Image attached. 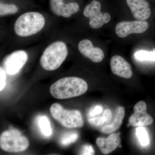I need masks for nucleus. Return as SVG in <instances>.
Segmentation results:
<instances>
[{"mask_svg": "<svg viewBox=\"0 0 155 155\" xmlns=\"http://www.w3.org/2000/svg\"><path fill=\"white\" fill-rule=\"evenodd\" d=\"M88 89L85 81L76 77L63 78L52 84L50 93L58 99H66L81 95Z\"/></svg>", "mask_w": 155, "mask_h": 155, "instance_id": "f257e3e1", "label": "nucleus"}, {"mask_svg": "<svg viewBox=\"0 0 155 155\" xmlns=\"http://www.w3.org/2000/svg\"><path fill=\"white\" fill-rule=\"evenodd\" d=\"M125 115V109L124 107H120L117 110V113L114 121L112 123L103 126L101 129V132L104 133H113L117 130L121 125Z\"/></svg>", "mask_w": 155, "mask_h": 155, "instance_id": "2eb2a0df", "label": "nucleus"}, {"mask_svg": "<svg viewBox=\"0 0 155 155\" xmlns=\"http://www.w3.org/2000/svg\"><path fill=\"white\" fill-rule=\"evenodd\" d=\"M121 142L119 134H111L107 138L99 137L96 144L104 154L107 155L114 151L119 147Z\"/></svg>", "mask_w": 155, "mask_h": 155, "instance_id": "4468645a", "label": "nucleus"}, {"mask_svg": "<svg viewBox=\"0 0 155 155\" xmlns=\"http://www.w3.org/2000/svg\"><path fill=\"white\" fill-rule=\"evenodd\" d=\"M126 3L135 19L146 20L150 17L151 11L146 0H126Z\"/></svg>", "mask_w": 155, "mask_h": 155, "instance_id": "ddd939ff", "label": "nucleus"}, {"mask_svg": "<svg viewBox=\"0 0 155 155\" xmlns=\"http://www.w3.org/2000/svg\"><path fill=\"white\" fill-rule=\"evenodd\" d=\"M45 22L42 14L38 12H27L21 15L16 20L14 31L18 36H31L40 31L44 27Z\"/></svg>", "mask_w": 155, "mask_h": 155, "instance_id": "f03ea898", "label": "nucleus"}, {"mask_svg": "<svg viewBox=\"0 0 155 155\" xmlns=\"http://www.w3.org/2000/svg\"><path fill=\"white\" fill-rule=\"evenodd\" d=\"M17 6L13 4H7L1 3L0 4V15L1 17L8 14H16L18 12Z\"/></svg>", "mask_w": 155, "mask_h": 155, "instance_id": "a211bd4d", "label": "nucleus"}, {"mask_svg": "<svg viewBox=\"0 0 155 155\" xmlns=\"http://www.w3.org/2000/svg\"><path fill=\"white\" fill-rule=\"evenodd\" d=\"M29 146L28 139L16 129L4 131L0 137V147L8 152L17 153L27 149Z\"/></svg>", "mask_w": 155, "mask_h": 155, "instance_id": "39448f33", "label": "nucleus"}, {"mask_svg": "<svg viewBox=\"0 0 155 155\" xmlns=\"http://www.w3.org/2000/svg\"><path fill=\"white\" fill-rule=\"evenodd\" d=\"M78 50L81 54L94 63H100L104 58V53L101 49L94 47L88 39L81 41L78 45Z\"/></svg>", "mask_w": 155, "mask_h": 155, "instance_id": "9d476101", "label": "nucleus"}, {"mask_svg": "<svg viewBox=\"0 0 155 155\" xmlns=\"http://www.w3.org/2000/svg\"><path fill=\"white\" fill-rule=\"evenodd\" d=\"M149 27L146 20H137L122 21L116 25L115 31L120 38H125L131 34H141L147 30Z\"/></svg>", "mask_w": 155, "mask_h": 155, "instance_id": "0eeeda50", "label": "nucleus"}, {"mask_svg": "<svg viewBox=\"0 0 155 155\" xmlns=\"http://www.w3.org/2000/svg\"><path fill=\"white\" fill-rule=\"evenodd\" d=\"M94 150L91 145H85L84 146L81 151V155H94Z\"/></svg>", "mask_w": 155, "mask_h": 155, "instance_id": "b1692460", "label": "nucleus"}, {"mask_svg": "<svg viewBox=\"0 0 155 155\" xmlns=\"http://www.w3.org/2000/svg\"><path fill=\"white\" fill-rule=\"evenodd\" d=\"M37 122L43 135L46 137H49L51 135L52 130L51 127V123L46 116H39L37 119Z\"/></svg>", "mask_w": 155, "mask_h": 155, "instance_id": "dca6fc26", "label": "nucleus"}, {"mask_svg": "<svg viewBox=\"0 0 155 155\" xmlns=\"http://www.w3.org/2000/svg\"><path fill=\"white\" fill-rule=\"evenodd\" d=\"M50 110L53 118L64 127L75 128L83 125L82 115L77 110H65L60 104L55 103L51 106Z\"/></svg>", "mask_w": 155, "mask_h": 155, "instance_id": "20e7f679", "label": "nucleus"}, {"mask_svg": "<svg viewBox=\"0 0 155 155\" xmlns=\"http://www.w3.org/2000/svg\"><path fill=\"white\" fill-rule=\"evenodd\" d=\"M67 45L63 41H57L49 45L45 50L40 60L41 67L47 71L58 69L68 55Z\"/></svg>", "mask_w": 155, "mask_h": 155, "instance_id": "7ed1b4c3", "label": "nucleus"}, {"mask_svg": "<svg viewBox=\"0 0 155 155\" xmlns=\"http://www.w3.org/2000/svg\"><path fill=\"white\" fill-rule=\"evenodd\" d=\"M88 122L91 125L96 127L101 126L104 124L107 123V119L104 115L102 116H96L93 118H88Z\"/></svg>", "mask_w": 155, "mask_h": 155, "instance_id": "412c9836", "label": "nucleus"}, {"mask_svg": "<svg viewBox=\"0 0 155 155\" xmlns=\"http://www.w3.org/2000/svg\"><path fill=\"white\" fill-rule=\"evenodd\" d=\"M78 134L77 132H69L64 134L60 140V143L62 145L67 146L73 143L78 139Z\"/></svg>", "mask_w": 155, "mask_h": 155, "instance_id": "f3484780", "label": "nucleus"}, {"mask_svg": "<svg viewBox=\"0 0 155 155\" xmlns=\"http://www.w3.org/2000/svg\"><path fill=\"white\" fill-rule=\"evenodd\" d=\"M101 5L98 1L94 0L87 5L83 11L84 17L89 19V25L91 28L98 29L110 22L111 17L107 13L102 12Z\"/></svg>", "mask_w": 155, "mask_h": 155, "instance_id": "423d86ee", "label": "nucleus"}, {"mask_svg": "<svg viewBox=\"0 0 155 155\" xmlns=\"http://www.w3.org/2000/svg\"><path fill=\"white\" fill-rule=\"evenodd\" d=\"M103 111V107L100 106H96L92 108L88 113L89 118H93L96 117L97 115H99Z\"/></svg>", "mask_w": 155, "mask_h": 155, "instance_id": "4be33fe9", "label": "nucleus"}, {"mask_svg": "<svg viewBox=\"0 0 155 155\" xmlns=\"http://www.w3.org/2000/svg\"><path fill=\"white\" fill-rule=\"evenodd\" d=\"M51 11L58 16L69 18L72 14H76L79 11V6L77 3L72 2L66 4L63 0H50Z\"/></svg>", "mask_w": 155, "mask_h": 155, "instance_id": "9b49d317", "label": "nucleus"}, {"mask_svg": "<svg viewBox=\"0 0 155 155\" xmlns=\"http://www.w3.org/2000/svg\"><path fill=\"white\" fill-rule=\"evenodd\" d=\"M110 65L112 72L119 77L129 79L133 75L130 64L121 56H113L111 58Z\"/></svg>", "mask_w": 155, "mask_h": 155, "instance_id": "f8f14e48", "label": "nucleus"}, {"mask_svg": "<svg viewBox=\"0 0 155 155\" xmlns=\"http://www.w3.org/2000/svg\"><path fill=\"white\" fill-rule=\"evenodd\" d=\"M146 104L143 101L137 103L134 107V113L128 120L129 125L133 127H144L152 125L153 122L152 116L147 113Z\"/></svg>", "mask_w": 155, "mask_h": 155, "instance_id": "1a4fd4ad", "label": "nucleus"}, {"mask_svg": "<svg viewBox=\"0 0 155 155\" xmlns=\"http://www.w3.org/2000/svg\"><path fill=\"white\" fill-rule=\"evenodd\" d=\"M6 73L5 69L0 68V91H2L6 85Z\"/></svg>", "mask_w": 155, "mask_h": 155, "instance_id": "5701e85b", "label": "nucleus"}, {"mask_svg": "<svg viewBox=\"0 0 155 155\" xmlns=\"http://www.w3.org/2000/svg\"><path fill=\"white\" fill-rule=\"evenodd\" d=\"M135 58L139 61H155V51H140L135 53Z\"/></svg>", "mask_w": 155, "mask_h": 155, "instance_id": "aec40b11", "label": "nucleus"}, {"mask_svg": "<svg viewBox=\"0 0 155 155\" xmlns=\"http://www.w3.org/2000/svg\"><path fill=\"white\" fill-rule=\"evenodd\" d=\"M28 60V55L25 51H16L7 56L4 61L5 71L8 75H14L21 70Z\"/></svg>", "mask_w": 155, "mask_h": 155, "instance_id": "6e6552de", "label": "nucleus"}, {"mask_svg": "<svg viewBox=\"0 0 155 155\" xmlns=\"http://www.w3.org/2000/svg\"><path fill=\"white\" fill-rule=\"evenodd\" d=\"M136 134L140 144L146 146L149 143V139L147 130L143 127H138L136 129Z\"/></svg>", "mask_w": 155, "mask_h": 155, "instance_id": "6ab92c4d", "label": "nucleus"}]
</instances>
